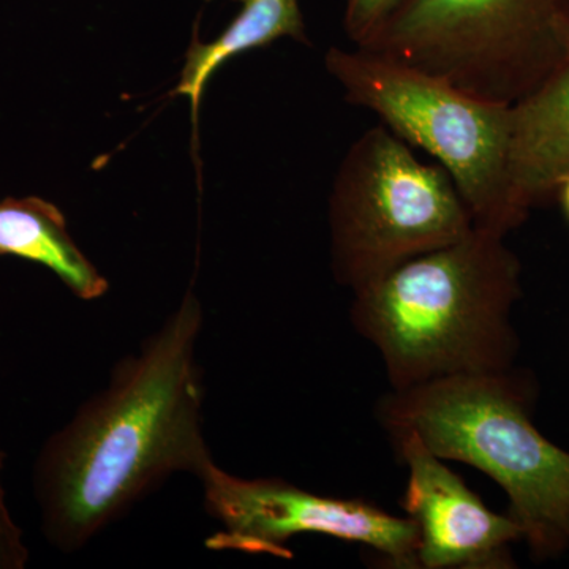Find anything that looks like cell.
Segmentation results:
<instances>
[{"label":"cell","mask_w":569,"mask_h":569,"mask_svg":"<svg viewBox=\"0 0 569 569\" xmlns=\"http://www.w3.org/2000/svg\"><path fill=\"white\" fill-rule=\"evenodd\" d=\"M200 299L187 291L163 325L112 369L107 388L52 433L33 467L41 530L61 552L84 548L171 475L212 459L203 433Z\"/></svg>","instance_id":"obj_1"},{"label":"cell","mask_w":569,"mask_h":569,"mask_svg":"<svg viewBox=\"0 0 569 569\" xmlns=\"http://www.w3.org/2000/svg\"><path fill=\"white\" fill-rule=\"evenodd\" d=\"M505 238L473 227L353 291L351 323L383 358L392 389L511 369L520 263Z\"/></svg>","instance_id":"obj_2"},{"label":"cell","mask_w":569,"mask_h":569,"mask_svg":"<svg viewBox=\"0 0 569 569\" xmlns=\"http://www.w3.org/2000/svg\"><path fill=\"white\" fill-rule=\"evenodd\" d=\"M529 387L511 369L438 378L381 397L389 436L411 432L433 455L481 470L507 492L509 516L541 556L568 542L569 452L538 432Z\"/></svg>","instance_id":"obj_3"},{"label":"cell","mask_w":569,"mask_h":569,"mask_svg":"<svg viewBox=\"0 0 569 569\" xmlns=\"http://www.w3.org/2000/svg\"><path fill=\"white\" fill-rule=\"evenodd\" d=\"M326 69L348 102L373 112L400 140L448 171L475 227L507 236L523 222L509 183L511 107L468 96L433 74L362 48H332Z\"/></svg>","instance_id":"obj_4"},{"label":"cell","mask_w":569,"mask_h":569,"mask_svg":"<svg viewBox=\"0 0 569 569\" xmlns=\"http://www.w3.org/2000/svg\"><path fill=\"white\" fill-rule=\"evenodd\" d=\"M356 48L511 107L569 62L567 0H406Z\"/></svg>","instance_id":"obj_5"},{"label":"cell","mask_w":569,"mask_h":569,"mask_svg":"<svg viewBox=\"0 0 569 569\" xmlns=\"http://www.w3.org/2000/svg\"><path fill=\"white\" fill-rule=\"evenodd\" d=\"M473 227L448 171L422 162L381 123L350 146L336 174L329 198L332 272L356 291Z\"/></svg>","instance_id":"obj_6"},{"label":"cell","mask_w":569,"mask_h":569,"mask_svg":"<svg viewBox=\"0 0 569 569\" xmlns=\"http://www.w3.org/2000/svg\"><path fill=\"white\" fill-rule=\"evenodd\" d=\"M206 512L220 529L206 548L291 559L288 539L325 535L359 542L385 553L397 568H419L417 523L359 500L318 496L279 478L246 479L222 470L213 459L197 477Z\"/></svg>","instance_id":"obj_7"},{"label":"cell","mask_w":569,"mask_h":569,"mask_svg":"<svg viewBox=\"0 0 569 569\" xmlns=\"http://www.w3.org/2000/svg\"><path fill=\"white\" fill-rule=\"evenodd\" d=\"M391 438L410 473L402 508L417 523L419 568L511 567L509 545L523 539L518 520L490 511L415 433Z\"/></svg>","instance_id":"obj_8"},{"label":"cell","mask_w":569,"mask_h":569,"mask_svg":"<svg viewBox=\"0 0 569 569\" xmlns=\"http://www.w3.org/2000/svg\"><path fill=\"white\" fill-rule=\"evenodd\" d=\"M569 179V62L511 104L509 183L523 220Z\"/></svg>","instance_id":"obj_9"},{"label":"cell","mask_w":569,"mask_h":569,"mask_svg":"<svg viewBox=\"0 0 569 569\" xmlns=\"http://www.w3.org/2000/svg\"><path fill=\"white\" fill-rule=\"evenodd\" d=\"M0 254L44 266L82 301H96L110 288L71 238L63 213L39 197L0 201Z\"/></svg>","instance_id":"obj_10"},{"label":"cell","mask_w":569,"mask_h":569,"mask_svg":"<svg viewBox=\"0 0 569 569\" xmlns=\"http://www.w3.org/2000/svg\"><path fill=\"white\" fill-rule=\"evenodd\" d=\"M242 9L231 24L211 43L193 40L187 52L181 82L176 93L187 96L192 103L193 123L209 80L224 62L242 52L263 48L272 41L291 37L307 41L305 20L299 0H239Z\"/></svg>","instance_id":"obj_11"},{"label":"cell","mask_w":569,"mask_h":569,"mask_svg":"<svg viewBox=\"0 0 569 569\" xmlns=\"http://www.w3.org/2000/svg\"><path fill=\"white\" fill-rule=\"evenodd\" d=\"M403 2L406 0H346L343 28L348 39L353 41L355 47H362Z\"/></svg>","instance_id":"obj_12"},{"label":"cell","mask_w":569,"mask_h":569,"mask_svg":"<svg viewBox=\"0 0 569 569\" xmlns=\"http://www.w3.org/2000/svg\"><path fill=\"white\" fill-rule=\"evenodd\" d=\"M6 466V452L0 448V569H24L29 561V549L24 533L7 507L2 471Z\"/></svg>","instance_id":"obj_13"},{"label":"cell","mask_w":569,"mask_h":569,"mask_svg":"<svg viewBox=\"0 0 569 569\" xmlns=\"http://www.w3.org/2000/svg\"><path fill=\"white\" fill-rule=\"evenodd\" d=\"M556 198H559L561 209H563L565 216H567V219L569 220V179L561 183Z\"/></svg>","instance_id":"obj_14"},{"label":"cell","mask_w":569,"mask_h":569,"mask_svg":"<svg viewBox=\"0 0 569 569\" xmlns=\"http://www.w3.org/2000/svg\"><path fill=\"white\" fill-rule=\"evenodd\" d=\"M567 32H568V43H569V0H567Z\"/></svg>","instance_id":"obj_15"},{"label":"cell","mask_w":569,"mask_h":569,"mask_svg":"<svg viewBox=\"0 0 569 569\" xmlns=\"http://www.w3.org/2000/svg\"><path fill=\"white\" fill-rule=\"evenodd\" d=\"M567 537H568V541H569V520H568V527H567Z\"/></svg>","instance_id":"obj_16"}]
</instances>
